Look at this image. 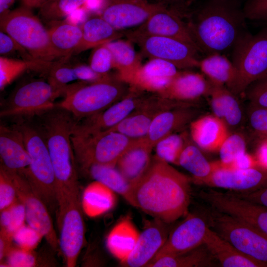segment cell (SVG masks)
I'll use <instances>...</instances> for the list:
<instances>
[{"mask_svg":"<svg viewBox=\"0 0 267 267\" xmlns=\"http://www.w3.org/2000/svg\"><path fill=\"white\" fill-rule=\"evenodd\" d=\"M191 181L169 163L152 157L147 171L134 187L135 207L171 223L188 213Z\"/></svg>","mask_w":267,"mask_h":267,"instance_id":"1","label":"cell"},{"mask_svg":"<svg viewBox=\"0 0 267 267\" xmlns=\"http://www.w3.org/2000/svg\"><path fill=\"white\" fill-rule=\"evenodd\" d=\"M39 125L50 157L56 183L57 218L71 202L79 200L76 159L71 141L77 120L58 107L39 116Z\"/></svg>","mask_w":267,"mask_h":267,"instance_id":"2","label":"cell"},{"mask_svg":"<svg viewBox=\"0 0 267 267\" xmlns=\"http://www.w3.org/2000/svg\"><path fill=\"white\" fill-rule=\"evenodd\" d=\"M246 20L236 0H206L186 24L200 52L225 54L248 31Z\"/></svg>","mask_w":267,"mask_h":267,"instance_id":"3","label":"cell"},{"mask_svg":"<svg viewBox=\"0 0 267 267\" xmlns=\"http://www.w3.org/2000/svg\"><path fill=\"white\" fill-rule=\"evenodd\" d=\"M126 83L118 76L108 74L96 82L68 85L64 98L56 106L80 121L102 112L118 101L127 92Z\"/></svg>","mask_w":267,"mask_h":267,"instance_id":"4","label":"cell"},{"mask_svg":"<svg viewBox=\"0 0 267 267\" xmlns=\"http://www.w3.org/2000/svg\"><path fill=\"white\" fill-rule=\"evenodd\" d=\"M15 124L22 132L30 157L29 167L23 171L48 207H57L54 173L44 134L39 126L20 119Z\"/></svg>","mask_w":267,"mask_h":267,"instance_id":"5","label":"cell"},{"mask_svg":"<svg viewBox=\"0 0 267 267\" xmlns=\"http://www.w3.org/2000/svg\"><path fill=\"white\" fill-rule=\"evenodd\" d=\"M0 27L32 59L52 61L58 58L51 45L48 29L31 8L23 5L10 10L0 17Z\"/></svg>","mask_w":267,"mask_h":267,"instance_id":"6","label":"cell"},{"mask_svg":"<svg viewBox=\"0 0 267 267\" xmlns=\"http://www.w3.org/2000/svg\"><path fill=\"white\" fill-rule=\"evenodd\" d=\"M133 140L108 130L71 134L76 161L85 170L93 164L116 166Z\"/></svg>","mask_w":267,"mask_h":267,"instance_id":"7","label":"cell"},{"mask_svg":"<svg viewBox=\"0 0 267 267\" xmlns=\"http://www.w3.org/2000/svg\"><path fill=\"white\" fill-rule=\"evenodd\" d=\"M213 209L207 218L209 227L241 253L267 266V235L241 219Z\"/></svg>","mask_w":267,"mask_h":267,"instance_id":"8","label":"cell"},{"mask_svg":"<svg viewBox=\"0 0 267 267\" xmlns=\"http://www.w3.org/2000/svg\"><path fill=\"white\" fill-rule=\"evenodd\" d=\"M61 95L48 82L30 81L16 89L3 102L0 116L30 120L56 107L54 100Z\"/></svg>","mask_w":267,"mask_h":267,"instance_id":"9","label":"cell"},{"mask_svg":"<svg viewBox=\"0 0 267 267\" xmlns=\"http://www.w3.org/2000/svg\"><path fill=\"white\" fill-rule=\"evenodd\" d=\"M237 75V94L267 73V25L255 34L248 31L232 50Z\"/></svg>","mask_w":267,"mask_h":267,"instance_id":"10","label":"cell"},{"mask_svg":"<svg viewBox=\"0 0 267 267\" xmlns=\"http://www.w3.org/2000/svg\"><path fill=\"white\" fill-rule=\"evenodd\" d=\"M5 168L15 187L17 198L24 206L26 223L39 232L53 249L60 251L58 237L46 204L23 173Z\"/></svg>","mask_w":267,"mask_h":267,"instance_id":"11","label":"cell"},{"mask_svg":"<svg viewBox=\"0 0 267 267\" xmlns=\"http://www.w3.org/2000/svg\"><path fill=\"white\" fill-rule=\"evenodd\" d=\"M135 42L142 54L150 58L171 62L178 69L198 67V49L181 40L159 36H141L129 39Z\"/></svg>","mask_w":267,"mask_h":267,"instance_id":"12","label":"cell"},{"mask_svg":"<svg viewBox=\"0 0 267 267\" xmlns=\"http://www.w3.org/2000/svg\"><path fill=\"white\" fill-rule=\"evenodd\" d=\"M199 197L219 212L241 219L267 235V207L239 197L230 192L213 189L201 190Z\"/></svg>","mask_w":267,"mask_h":267,"instance_id":"13","label":"cell"},{"mask_svg":"<svg viewBox=\"0 0 267 267\" xmlns=\"http://www.w3.org/2000/svg\"><path fill=\"white\" fill-rule=\"evenodd\" d=\"M194 183L236 192H251L267 186V168L258 165L246 169H234L221 162V166L210 176Z\"/></svg>","mask_w":267,"mask_h":267,"instance_id":"14","label":"cell"},{"mask_svg":"<svg viewBox=\"0 0 267 267\" xmlns=\"http://www.w3.org/2000/svg\"><path fill=\"white\" fill-rule=\"evenodd\" d=\"M81 202L70 203L57 219L59 228V247L68 267L76 266L85 240V225Z\"/></svg>","mask_w":267,"mask_h":267,"instance_id":"15","label":"cell"},{"mask_svg":"<svg viewBox=\"0 0 267 267\" xmlns=\"http://www.w3.org/2000/svg\"><path fill=\"white\" fill-rule=\"evenodd\" d=\"M209 227L207 221L203 218L196 214H188L170 232L166 242L152 260L183 254L202 245Z\"/></svg>","mask_w":267,"mask_h":267,"instance_id":"16","label":"cell"},{"mask_svg":"<svg viewBox=\"0 0 267 267\" xmlns=\"http://www.w3.org/2000/svg\"><path fill=\"white\" fill-rule=\"evenodd\" d=\"M162 5L146 0H109L100 16L117 31L136 28Z\"/></svg>","mask_w":267,"mask_h":267,"instance_id":"17","label":"cell"},{"mask_svg":"<svg viewBox=\"0 0 267 267\" xmlns=\"http://www.w3.org/2000/svg\"><path fill=\"white\" fill-rule=\"evenodd\" d=\"M148 35L177 39L198 49L187 24L178 14L167 8L163 4L154 12L143 24L129 33L128 37L130 39Z\"/></svg>","mask_w":267,"mask_h":267,"instance_id":"18","label":"cell"},{"mask_svg":"<svg viewBox=\"0 0 267 267\" xmlns=\"http://www.w3.org/2000/svg\"><path fill=\"white\" fill-rule=\"evenodd\" d=\"M133 91L120 101L115 102L102 112L84 119L82 122L77 121L73 126V133H91L108 130L131 114L142 102L135 95Z\"/></svg>","mask_w":267,"mask_h":267,"instance_id":"19","label":"cell"},{"mask_svg":"<svg viewBox=\"0 0 267 267\" xmlns=\"http://www.w3.org/2000/svg\"><path fill=\"white\" fill-rule=\"evenodd\" d=\"M170 224L154 218L140 233L134 249L121 265L127 267H146L166 242L170 232Z\"/></svg>","mask_w":267,"mask_h":267,"instance_id":"20","label":"cell"},{"mask_svg":"<svg viewBox=\"0 0 267 267\" xmlns=\"http://www.w3.org/2000/svg\"><path fill=\"white\" fill-rule=\"evenodd\" d=\"M173 63L158 59L150 58L144 64L123 79L136 89L156 91H164L179 72Z\"/></svg>","mask_w":267,"mask_h":267,"instance_id":"21","label":"cell"},{"mask_svg":"<svg viewBox=\"0 0 267 267\" xmlns=\"http://www.w3.org/2000/svg\"><path fill=\"white\" fill-rule=\"evenodd\" d=\"M0 157L1 165L9 170L22 172L30 165L23 134L15 124L10 126L0 124Z\"/></svg>","mask_w":267,"mask_h":267,"instance_id":"22","label":"cell"},{"mask_svg":"<svg viewBox=\"0 0 267 267\" xmlns=\"http://www.w3.org/2000/svg\"><path fill=\"white\" fill-rule=\"evenodd\" d=\"M212 85L202 73L179 71L160 94L164 98L190 102L203 96L207 97Z\"/></svg>","mask_w":267,"mask_h":267,"instance_id":"23","label":"cell"},{"mask_svg":"<svg viewBox=\"0 0 267 267\" xmlns=\"http://www.w3.org/2000/svg\"><path fill=\"white\" fill-rule=\"evenodd\" d=\"M190 131L195 144L208 152L218 151L230 133L224 122L214 115L195 119L190 123Z\"/></svg>","mask_w":267,"mask_h":267,"instance_id":"24","label":"cell"},{"mask_svg":"<svg viewBox=\"0 0 267 267\" xmlns=\"http://www.w3.org/2000/svg\"><path fill=\"white\" fill-rule=\"evenodd\" d=\"M190 107L167 109L157 113L152 120L145 139L154 147L165 136L190 123L198 115L197 111Z\"/></svg>","mask_w":267,"mask_h":267,"instance_id":"25","label":"cell"},{"mask_svg":"<svg viewBox=\"0 0 267 267\" xmlns=\"http://www.w3.org/2000/svg\"><path fill=\"white\" fill-rule=\"evenodd\" d=\"M153 148L145 137L134 139L117 161L116 166L134 186L148 168Z\"/></svg>","mask_w":267,"mask_h":267,"instance_id":"26","label":"cell"},{"mask_svg":"<svg viewBox=\"0 0 267 267\" xmlns=\"http://www.w3.org/2000/svg\"><path fill=\"white\" fill-rule=\"evenodd\" d=\"M210 253L224 267H267V266L243 254L210 227L204 241Z\"/></svg>","mask_w":267,"mask_h":267,"instance_id":"27","label":"cell"},{"mask_svg":"<svg viewBox=\"0 0 267 267\" xmlns=\"http://www.w3.org/2000/svg\"><path fill=\"white\" fill-rule=\"evenodd\" d=\"M198 68L211 83L224 86L237 95V72L232 61L225 54L206 55L200 59Z\"/></svg>","mask_w":267,"mask_h":267,"instance_id":"28","label":"cell"},{"mask_svg":"<svg viewBox=\"0 0 267 267\" xmlns=\"http://www.w3.org/2000/svg\"><path fill=\"white\" fill-rule=\"evenodd\" d=\"M48 31L51 45L58 58L67 59L76 53L82 41L81 26L63 19L52 22Z\"/></svg>","mask_w":267,"mask_h":267,"instance_id":"29","label":"cell"},{"mask_svg":"<svg viewBox=\"0 0 267 267\" xmlns=\"http://www.w3.org/2000/svg\"><path fill=\"white\" fill-rule=\"evenodd\" d=\"M140 233L132 221L126 218L116 224L108 234L106 247L110 253L121 263L129 257Z\"/></svg>","mask_w":267,"mask_h":267,"instance_id":"30","label":"cell"},{"mask_svg":"<svg viewBox=\"0 0 267 267\" xmlns=\"http://www.w3.org/2000/svg\"><path fill=\"white\" fill-rule=\"evenodd\" d=\"M115 192L94 180L85 188L81 200V208L88 216L94 218L111 210L116 203Z\"/></svg>","mask_w":267,"mask_h":267,"instance_id":"31","label":"cell"},{"mask_svg":"<svg viewBox=\"0 0 267 267\" xmlns=\"http://www.w3.org/2000/svg\"><path fill=\"white\" fill-rule=\"evenodd\" d=\"M87 170L94 180L102 183L115 193L119 194L131 205L135 207L134 186L116 166L93 164Z\"/></svg>","mask_w":267,"mask_h":267,"instance_id":"32","label":"cell"},{"mask_svg":"<svg viewBox=\"0 0 267 267\" xmlns=\"http://www.w3.org/2000/svg\"><path fill=\"white\" fill-rule=\"evenodd\" d=\"M80 26L82 41L76 53L105 44L121 36V33L101 16L87 19Z\"/></svg>","mask_w":267,"mask_h":267,"instance_id":"33","label":"cell"},{"mask_svg":"<svg viewBox=\"0 0 267 267\" xmlns=\"http://www.w3.org/2000/svg\"><path fill=\"white\" fill-rule=\"evenodd\" d=\"M58 61H44L34 59H17L4 56L0 57V89L3 90L14 80L27 70L48 73Z\"/></svg>","mask_w":267,"mask_h":267,"instance_id":"34","label":"cell"},{"mask_svg":"<svg viewBox=\"0 0 267 267\" xmlns=\"http://www.w3.org/2000/svg\"><path fill=\"white\" fill-rule=\"evenodd\" d=\"M178 166L193 176L192 181L195 182L210 176L221 166V162H209L196 144L186 143L179 156Z\"/></svg>","mask_w":267,"mask_h":267,"instance_id":"35","label":"cell"},{"mask_svg":"<svg viewBox=\"0 0 267 267\" xmlns=\"http://www.w3.org/2000/svg\"><path fill=\"white\" fill-rule=\"evenodd\" d=\"M131 42L118 39L105 44L111 52L114 68L118 71L117 76L121 80L141 65L140 57Z\"/></svg>","mask_w":267,"mask_h":267,"instance_id":"36","label":"cell"},{"mask_svg":"<svg viewBox=\"0 0 267 267\" xmlns=\"http://www.w3.org/2000/svg\"><path fill=\"white\" fill-rule=\"evenodd\" d=\"M213 257L203 244L189 252L151 260L147 267H197L213 266Z\"/></svg>","mask_w":267,"mask_h":267,"instance_id":"37","label":"cell"},{"mask_svg":"<svg viewBox=\"0 0 267 267\" xmlns=\"http://www.w3.org/2000/svg\"><path fill=\"white\" fill-rule=\"evenodd\" d=\"M161 111L143 109L135 113L133 112L108 131L118 132L132 139L144 138L148 133L154 116Z\"/></svg>","mask_w":267,"mask_h":267,"instance_id":"38","label":"cell"},{"mask_svg":"<svg viewBox=\"0 0 267 267\" xmlns=\"http://www.w3.org/2000/svg\"><path fill=\"white\" fill-rule=\"evenodd\" d=\"M88 0H46L39 7V15L44 20L54 22L66 18L83 7Z\"/></svg>","mask_w":267,"mask_h":267,"instance_id":"39","label":"cell"},{"mask_svg":"<svg viewBox=\"0 0 267 267\" xmlns=\"http://www.w3.org/2000/svg\"><path fill=\"white\" fill-rule=\"evenodd\" d=\"M222 121L229 129H235L241 126L243 113L237 95L226 87L221 86Z\"/></svg>","mask_w":267,"mask_h":267,"instance_id":"40","label":"cell"},{"mask_svg":"<svg viewBox=\"0 0 267 267\" xmlns=\"http://www.w3.org/2000/svg\"><path fill=\"white\" fill-rule=\"evenodd\" d=\"M185 144L181 135L171 134L155 145L156 156L169 164L178 165L179 158Z\"/></svg>","mask_w":267,"mask_h":267,"instance_id":"41","label":"cell"},{"mask_svg":"<svg viewBox=\"0 0 267 267\" xmlns=\"http://www.w3.org/2000/svg\"><path fill=\"white\" fill-rule=\"evenodd\" d=\"M0 230L13 236L26 223L24 205L17 198L9 207L0 211Z\"/></svg>","mask_w":267,"mask_h":267,"instance_id":"42","label":"cell"},{"mask_svg":"<svg viewBox=\"0 0 267 267\" xmlns=\"http://www.w3.org/2000/svg\"><path fill=\"white\" fill-rule=\"evenodd\" d=\"M246 141L241 133H230L221 146L219 152L220 161L230 168L231 164L240 154L246 152Z\"/></svg>","mask_w":267,"mask_h":267,"instance_id":"43","label":"cell"},{"mask_svg":"<svg viewBox=\"0 0 267 267\" xmlns=\"http://www.w3.org/2000/svg\"><path fill=\"white\" fill-rule=\"evenodd\" d=\"M66 59L62 58L48 72V82L61 94H64L68 84L76 79L73 67L65 64Z\"/></svg>","mask_w":267,"mask_h":267,"instance_id":"44","label":"cell"},{"mask_svg":"<svg viewBox=\"0 0 267 267\" xmlns=\"http://www.w3.org/2000/svg\"><path fill=\"white\" fill-rule=\"evenodd\" d=\"M89 66L102 75L108 74L111 69L114 68L112 55L105 44L94 48L89 57Z\"/></svg>","mask_w":267,"mask_h":267,"instance_id":"45","label":"cell"},{"mask_svg":"<svg viewBox=\"0 0 267 267\" xmlns=\"http://www.w3.org/2000/svg\"><path fill=\"white\" fill-rule=\"evenodd\" d=\"M43 238L39 232L27 223L18 229L12 236L17 247L29 251H34Z\"/></svg>","mask_w":267,"mask_h":267,"instance_id":"46","label":"cell"},{"mask_svg":"<svg viewBox=\"0 0 267 267\" xmlns=\"http://www.w3.org/2000/svg\"><path fill=\"white\" fill-rule=\"evenodd\" d=\"M244 93L250 105L267 108V73L249 85Z\"/></svg>","mask_w":267,"mask_h":267,"instance_id":"47","label":"cell"},{"mask_svg":"<svg viewBox=\"0 0 267 267\" xmlns=\"http://www.w3.org/2000/svg\"><path fill=\"white\" fill-rule=\"evenodd\" d=\"M249 124L258 141L267 137V108L249 105L248 112Z\"/></svg>","mask_w":267,"mask_h":267,"instance_id":"48","label":"cell"},{"mask_svg":"<svg viewBox=\"0 0 267 267\" xmlns=\"http://www.w3.org/2000/svg\"><path fill=\"white\" fill-rule=\"evenodd\" d=\"M17 199L15 187L6 169L0 167V211L9 207Z\"/></svg>","mask_w":267,"mask_h":267,"instance_id":"49","label":"cell"},{"mask_svg":"<svg viewBox=\"0 0 267 267\" xmlns=\"http://www.w3.org/2000/svg\"><path fill=\"white\" fill-rule=\"evenodd\" d=\"M6 258L5 267H33L38 265L37 259L33 251H26L18 247H12Z\"/></svg>","mask_w":267,"mask_h":267,"instance_id":"50","label":"cell"},{"mask_svg":"<svg viewBox=\"0 0 267 267\" xmlns=\"http://www.w3.org/2000/svg\"><path fill=\"white\" fill-rule=\"evenodd\" d=\"M243 9L247 19L267 21V0H247Z\"/></svg>","mask_w":267,"mask_h":267,"instance_id":"51","label":"cell"},{"mask_svg":"<svg viewBox=\"0 0 267 267\" xmlns=\"http://www.w3.org/2000/svg\"><path fill=\"white\" fill-rule=\"evenodd\" d=\"M18 52L26 55L28 59H32L26 50L20 46L7 34L1 31L0 32V54L2 56Z\"/></svg>","mask_w":267,"mask_h":267,"instance_id":"52","label":"cell"},{"mask_svg":"<svg viewBox=\"0 0 267 267\" xmlns=\"http://www.w3.org/2000/svg\"><path fill=\"white\" fill-rule=\"evenodd\" d=\"M73 68L77 80L89 83L100 81L108 75L99 74L93 70L89 65L78 64Z\"/></svg>","mask_w":267,"mask_h":267,"instance_id":"53","label":"cell"},{"mask_svg":"<svg viewBox=\"0 0 267 267\" xmlns=\"http://www.w3.org/2000/svg\"><path fill=\"white\" fill-rule=\"evenodd\" d=\"M230 192L238 197L267 207V186L251 192Z\"/></svg>","mask_w":267,"mask_h":267,"instance_id":"54","label":"cell"},{"mask_svg":"<svg viewBox=\"0 0 267 267\" xmlns=\"http://www.w3.org/2000/svg\"><path fill=\"white\" fill-rule=\"evenodd\" d=\"M258 165L254 156L245 152L239 155L231 164L230 168L246 169Z\"/></svg>","mask_w":267,"mask_h":267,"instance_id":"55","label":"cell"},{"mask_svg":"<svg viewBox=\"0 0 267 267\" xmlns=\"http://www.w3.org/2000/svg\"><path fill=\"white\" fill-rule=\"evenodd\" d=\"M254 156L258 165L267 168V137L259 141Z\"/></svg>","mask_w":267,"mask_h":267,"instance_id":"56","label":"cell"},{"mask_svg":"<svg viewBox=\"0 0 267 267\" xmlns=\"http://www.w3.org/2000/svg\"><path fill=\"white\" fill-rule=\"evenodd\" d=\"M12 236L6 232L0 230V261L3 260L7 255L12 248L11 243Z\"/></svg>","mask_w":267,"mask_h":267,"instance_id":"57","label":"cell"},{"mask_svg":"<svg viewBox=\"0 0 267 267\" xmlns=\"http://www.w3.org/2000/svg\"><path fill=\"white\" fill-rule=\"evenodd\" d=\"M86 11V9L84 7L80 8L74 11L64 19L78 25H79V24L81 23L82 24L86 20L85 18Z\"/></svg>","mask_w":267,"mask_h":267,"instance_id":"58","label":"cell"},{"mask_svg":"<svg viewBox=\"0 0 267 267\" xmlns=\"http://www.w3.org/2000/svg\"><path fill=\"white\" fill-rule=\"evenodd\" d=\"M14 1L15 0H0V17L10 11L9 8Z\"/></svg>","mask_w":267,"mask_h":267,"instance_id":"59","label":"cell"},{"mask_svg":"<svg viewBox=\"0 0 267 267\" xmlns=\"http://www.w3.org/2000/svg\"><path fill=\"white\" fill-rule=\"evenodd\" d=\"M23 5L30 8H39L46 0H21Z\"/></svg>","mask_w":267,"mask_h":267,"instance_id":"60","label":"cell"},{"mask_svg":"<svg viewBox=\"0 0 267 267\" xmlns=\"http://www.w3.org/2000/svg\"><path fill=\"white\" fill-rule=\"evenodd\" d=\"M165 2L172 4H179L184 3L186 5L188 0H163Z\"/></svg>","mask_w":267,"mask_h":267,"instance_id":"61","label":"cell"},{"mask_svg":"<svg viewBox=\"0 0 267 267\" xmlns=\"http://www.w3.org/2000/svg\"><path fill=\"white\" fill-rule=\"evenodd\" d=\"M197 0H188L187 2H186L185 5H187V6L190 5L191 4H192L194 2L196 1Z\"/></svg>","mask_w":267,"mask_h":267,"instance_id":"62","label":"cell"}]
</instances>
